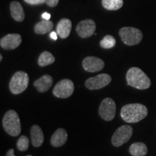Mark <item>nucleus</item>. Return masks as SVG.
<instances>
[{
    "mask_svg": "<svg viewBox=\"0 0 156 156\" xmlns=\"http://www.w3.org/2000/svg\"><path fill=\"white\" fill-rule=\"evenodd\" d=\"M104 62L95 56H87L83 61V67L85 71L89 73H96L104 67Z\"/></svg>",
    "mask_w": 156,
    "mask_h": 156,
    "instance_id": "obj_11",
    "label": "nucleus"
},
{
    "mask_svg": "<svg viewBox=\"0 0 156 156\" xmlns=\"http://www.w3.org/2000/svg\"><path fill=\"white\" fill-rule=\"evenodd\" d=\"M116 103L114 100L110 98L103 99L99 107V115L103 120L112 121L116 115Z\"/></svg>",
    "mask_w": 156,
    "mask_h": 156,
    "instance_id": "obj_8",
    "label": "nucleus"
},
{
    "mask_svg": "<svg viewBox=\"0 0 156 156\" xmlns=\"http://www.w3.org/2000/svg\"><path fill=\"white\" fill-rule=\"evenodd\" d=\"M22 42L20 35L17 34H7L0 41L1 47L6 50H12L18 47Z\"/></svg>",
    "mask_w": 156,
    "mask_h": 156,
    "instance_id": "obj_12",
    "label": "nucleus"
},
{
    "mask_svg": "<svg viewBox=\"0 0 156 156\" xmlns=\"http://www.w3.org/2000/svg\"><path fill=\"white\" fill-rule=\"evenodd\" d=\"M55 62V58L50 52L44 51L40 54L38 57V64L40 67H46Z\"/></svg>",
    "mask_w": 156,
    "mask_h": 156,
    "instance_id": "obj_20",
    "label": "nucleus"
},
{
    "mask_svg": "<svg viewBox=\"0 0 156 156\" xmlns=\"http://www.w3.org/2000/svg\"><path fill=\"white\" fill-rule=\"evenodd\" d=\"M147 107L140 103H130L122 107L121 117L127 123H136L147 116Z\"/></svg>",
    "mask_w": 156,
    "mask_h": 156,
    "instance_id": "obj_1",
    "label": "nucleus"
},
{
    "mask_svg": "<svg viewBox=\"0 0 156 156\" xmlns=\"http://www.w3.org/2000/svg\"><path fill=\"white\" fill-rule=\"evenodd\" d=\"M42 18L44 20H50L51 15L48 12H44V14L42 15Z\"/></svg>",
    "mask_w": 156,
    "mask_h": 156,
    "instance_id": "obj_26",
    "label": "nucleus"
},
{
    "mask_svg": "<svg viewBox=\"0 0 156 156\" xmlns=\"http://www.w3.org/2000/svg\"><path fill=\"white\" fill-rule=\"evenodd\" d=\"M129 153L133 156H145L147 153V147L142 142H134L130 146Z\"/></svg>",
    "mask_w": 156,
    "mask_h": 156,
    "instance_id": "obj_19",
    "label": "nucleus"
},
{
    "mask_svg": "<svg viewBox=\"0 0 156 156\" xmlns=\"http://www.w3.org/2000/svg\"><path fill=\"white\" fill-rule=\"evenodd\" d=\"M24 1L31 5H41V4L46 3V0H24Z\"/></svg>",
    "mask_w": 156,
    "mask_h": 156,
    "instance_id": "obj_24",
    "label": "nucleus"
},
{
    "mask_svg": "<svg viewBox=\"0 0 156 156\" xmlns=\"http://www.w3.org/2000/svg\"><path fill=\"white\" fill-rule=\"evenodd\" d=\"M6 156H15V151H14V150H13V149L9 150V151H7V155H6Z\"/></svg>",
    "mask_w": 156,
    "mask_h": 156,
    "instance_id": "obj_28",
    "label": "nucleus"
},
{
    "mask_svg": "<svg viewBox=\"0 0 156 156\" xmlns=\"http://www.w3.org/2000/svg\"><path fill=\"white\" fill-rule=\"evenodd\" d=\"M53 84V78L48 75H45L34 83L37 90L40 93H44L48 90Z\"/></svg>",
    "mask_w": 156,
    "mask_h": 156,
    "instance_id": "obj_14",
    "label": "nucleus"
},
{
    "mask_svg": "<svg viewBox=\"0 0 156 156\" xmlns=\"http://www.w3.org/2000/svg\"><path fill=\"white\" fill-rule=\"evenodd\" d=\"M27 156H32V155H27Z\"/></svg>",
    "mask_w": 156,
    "mask_h": 156,
    "instance_id": "obj_30",
    "label": "nucleus"
},
{
    "mask_svg": "<svg viewBox=\"0 0 156 156\" xmlns=\"http://www.w3.org/2000/svg\"><path fill=\"white\" fill-rule=\"evenodd\" d=\"M116 44V39L114 37L107 35L101 41L100 45L103 48H112Z\"/></svg>",
    "mask_w": 156,
    "mask_h": 156,
    "instance_id": "obj_22",
    "label": "nucleus"
},
{
    "mask_svg": "<svg viewBox=\"0 0 156 156\" xmlns=\"http://www.w3.org/2000/svg\"><path fill=\"white\" fill-rule=\"evenodd\" d=\"M119 36L122 41L128 46H134L142 40V33L139 29L132 27H124L120 29Z\"/></svg>",
    "mask_w": 156,
    "mask_h": 156,
    "instance_id": "obj_5",
    "label": "nucleus"
},
{
    "mask_svg": "<svg viewBox=\"0 0 156 156\" xmlns=\"http://www.w3.org/2000/svg\"><path fill=\"white\" fill-rule=\"evenodd\" d=\"M54 27L53 23L51 20H44L36 23L34 27V30L37 34H46L52 30Z\"/></svg>",
    "mask_w": 156,
    "mask_h": 156,
    "instance_id": "obj_18",
    "label": "nucleus"
},
{
    "mask_svg": "<svg viewBox=\"0 0 156 156\" xmlns=\"http://www.w3.org/2000/svg\"><path fill=\"white\" fill-rule=\"evenodd\" d=\"M2 56L0 55V61H2Z\"/></svg>",
    "mask_w": 156,
    "mask_h": 156,
    "instance_id": "obj_29",
    "label": "nucleus"
},
{
    "mask_svg": "<svg viewBox=\"0 0 156 156\" xmlns=\"http://www.w3.org/2000/svg\"><path fill=\"white\" fill-rule=\"evenodd\" d=\"M96 25L93 20L87 19L78 23L76 28L77 34L81 38H86L90 37L95 33Z\"/></svg>",
    "mask_w": 156,
    "mask_h": 156,
    "instance_id": "obj_10",
    "label": "nucleus"
},
{
    "mask_svg": "<svg viewBox=\"0 0 156 156\" xmlns=\"http://www.w3.org/2000/svg\"><path fill=\"white\" fill-rule=\"evenodd\" d=\"M133 134L132 128L129 125H123L119 127L113 134L112 143L115 147H120L127 142Z\"/></svg>",
    "mask_w": 156,
    "mask_h": 156,
    "instance_id": "obj_6",
    "label": "nucleus"
},
{
    "mask_svg": "<svg viewBox=\"0 0 156 156\" xmlns=\"http://www.w3.org/2000/svg\"><path fill=\"white\" fill-rule=\"evenodd\" d=\"M74 90L73 82L69 79H64L55 85L53 89V94L59 98H67L73 95Z\"/></svg>",
    "mask_w": 156,
    "mask_h": 156,
    "instance_id": "obj_7",
    "label": "nucleus"
},
{
    "mask_svg": "<svg viewBox=\"0 0 156 156\" xmlns=\"http://www.w3.org/2000/svg\"><path fill=\"white\" fill-rule=\"evenodd\" d=\"M126 79L129 85L138 90H146L151 85L150 78L138 67L130 68L126 73Z\"/></svg>",
    "mask_w": 156,
    "mask_h": 156,
    "instance_id": "obj_2",
    "label": "nucleus"
},
{
    "mask_svg": "<svg viewBox=\"0 0 156 156\" xmlns=\"http://www.w3.org/2000/svg\"><path fill=\"white\" fill-rule=\"evenodd\" d=\"M10 12L12 18L17 22H22L25 19V12L20 3L14 1L10 4Z\"/></svg>",
    "mask_w": 156,
    "mask_h": 156,
    "instance_id": "obj_17",
    "label": "nucleus"
},
{
    "mask_svg": "<svg viewBox=\"0 0 156 156\" xmlns=\"http://www.w3.org/2000/svg\"><path fill=\"white\" fill-rule=\"evenodd\" d=\"M112 81V77L108 74H100L95 77L88 78L85 81V86L90 90H99L107 86Z\"/></svg>",
    "mask_w": 156,
    "mask_h": 156,
    "instance_id": "obj_9",
    "label": "nucleus"
},
{
    "mask_svg": "<svg viewBox=\"0 0 156 156\" xmlns=\"http://www.w3.org/2000/svg\"><path fill=\"white\" fill-rule=\"evenodd\" d=\"M102 5L108 10H117L122 8L123 0H102Z\"/></svg>",
    "mask_w": 156,
    "mask_h": 156,
    "instance_id": "obj_21",
    "label": "nucleus"
},
{
    "mask_svg": "<svg viewBox=\"0 0 156 156\" xmlns=\"http://www.w3.org/2000/svg\"><path fill=\"white\" fill-rule=\"evenodd\" d=\"M71 29V20L67 18H63L58 23L56 26V33L61 38H67L69 36Z\"/></svg>",
    "mask_w": 156,
    "mask_h": 156,
    "instance_id": "obj_15",
    "label": "nucleus"
},
{
    "mask_svg": "<svg viewBox=\"0 0 156 156\" xmlns=\"http://www.w3.org/2000/svg\"><path fill=\"white\" fill-rule=\"evenodd\" d=\"M28 83L29 77L28 74L23 71H18L12 77L9 81V87L12 94H20L26 90Z\"/></svg>",
    "mask_w": 156,
    "mask_h": 156,
    "instance_id": "obj_4",
    "label": "nucleus"
},
{
    "mask_svg": "<svg viewBox=\"0 0 156 156\" xmlns=\"http://www.w3.org/2000/svg\"><path fill=\"white\" fill-rule=\"evenodd\" d=\"M30 136L32 145L35 147H41L44 141V136L41 128L38 125H34L30 129Z\"/></svg>",
    "mask_w": 156,
    "mask_h": 156,
    "instance_id": "obj_16",
    "label": "nucleus"
},
{
    "mask_svg": "<svg viewBox=\"0 0 156 156\" xmlns=\"http://www.w3.org/2000/svg\"><path fill=\"white\" fill-rule=\"evenodd\" d=\"M67 140V132L63 128L58 129L51 137V144L54 147H61Z\"/></svg>",
    "mask_w": 156,
    "mask_h": 156,
    "instance_id": "obj_13",
    "label": "nucleus"
},
{
    "mask_svg": "<svg viewBox=\"0 0 156 156\" xmlns=\"http://www.w3.org/2000/svg\"><path fill=\"white\" fill-rule=\"evenodd\" d=\"M57 33H56L55 31H53V32H51L50 34V38L54 41L57 40Z\"/></svg>",
    "mask_w": 156,
    "mask_h": 156,
    "instance_id": "obj_27",
    "label": "nucleus"
},
{
    "mask_svg": "<svg viewBox=\"0 0 156 156\" xmlns=\"http://www.w3.org/2000/svg\"><path fill=\"white\" fill-rule=\"evenodd\" d=\"M59 0H46V4L51 7H56L58 5Z\"/></svg>",
    "mask_w": 156,
    "mask_h": 156,
    "instance_id": "obj_25",
    "label": "nucleus"
},
{
    "mask_svg": "<svg viewBox=\"0 0 156 156\" xmlns=\"http://www.w3.org/2000/svg\"><path fill=\"white\" fill-rule=\"evenodd\" d=\"M2 126L9 135L18 136L21 132V124L17 113L14 110H9L6 112L2 119Z\"/></svg>",
    "mask_w": 156,
    "mask_h": 156,
    "instance_id": "obj_3",
    "label": "nucleus"
},
{
    "mask_svg": "<svg viewBox=\"0 0 156 156\" xmlns=\"http://www.w3.org/2000/svg\"><path fill=\"white\" fill-rule=\"evenodd\" d=\"M29 147V139L26 136H21L17 142V147L18 151H26Z\"/></svg>",
    "mask_w": 156,
    "mask_h": 156,
    "instance_id": "obj_23",
    "label": "nucleus"
}]
</instances>
